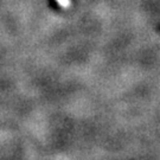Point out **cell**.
Wrapping results in <instances>:
<instances>
[{"mask_svg": "<svg viewBox=\"0 0 160 160\" xmlns=\"http://www.w3.org/2000/svg\"><path fill=\"white\" fill-rule=\"evenodd\" d=\"M56 2L62 8H69L71 6V0H56Z\"/></svg>", "mask_w": 160, "mask_h": 160, "instance_id": "1", "label": "cell"}]
</instances>
